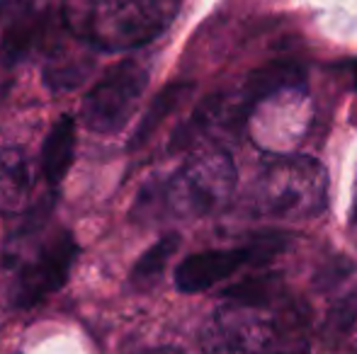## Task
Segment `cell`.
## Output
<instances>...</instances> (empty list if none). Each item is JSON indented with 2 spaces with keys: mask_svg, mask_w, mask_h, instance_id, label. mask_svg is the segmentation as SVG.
<instances>
[{
  "mask_svg": "<svg viewBox=\"0 0 357 354\" xmlns=\"http://www.w3.org/2000/svg\"><path fill=\"white\" fill-rule=\"evenodd\" d=\"M178 5V0H68L63 19L78 42L102 51H127L163 34Z\"/></svg>",
  "mask_w": 357,
  "mask_h": 354,
  "instance_id": "cell-1",
  "label": "cell"
},
{
  "mask_svg": "<svg viewBox=\"0 0 357 354\" xmlns=\"http://www.w3.org/2000/svg\"><path fill=\"white\" fill-rule=\"evenodd\" d=\"M207 354H309L301 323L291 308L229 301L202 330Z\"/></svg>",
  "mask_w": 357,
  "mask_h": 354,
  "instance_id": "cell-2",
  "label": "cell"
},
{
  "mask_svg": "<svg viewBox=\"0 0 357 354\" xmlns=\"http://www.w3.org/2000/svg\"><path fill=\"white\" fill-rule=\"evenodd\" d=\"M236 168L229 153L212 148L190 158L165 182L139 197L137 214L155 218H202L226 207L234 194Z\"/></svg>",
  "mask_w": 357,
  "mask_h": 354,
  "instance_id": "cell-3",
  "label": "cell"
},
{
  "mask_svg": "<svg viewBox=\"0 0 357 354\" xmlns=\"http://www.w3.org/2000/svg\"><path fill=\"white\" fill-rule=\"evenodd\" d=\"M328 177L319 161L284 156L270 163L250 189V209L258 216L299 221L319 216L326 207Z\"/></svg>",
  "mask_w": 357,
  "mask_h": 354,
  "instance_id": "cell-4",
  "label": "cell"
},
{
  "mask_svg": "<svg viewBox=\"0 0 357 354\" xmlns=\"http://www.w3.org/2000/svg\"><path fill=\"white\" fill-rule=\"evenodd\" d=\"M245 124L250 138L260 148L273 153H289L304 138L311 124V102L304 81L270 90L253 99Z\"/></svg>",
  "mask_w": 357,
  "mask_h": 354,
  "instance_id": "cell-5",
  "label": "cell"
},
{
  "mask_svg": "<svg viewBox=\"0 0 357 354\" xmlns=\"http://www.w3.org/2000/svg\"><path fill=\"white\" fill-rule=\"evenodd\" d=\"M149 71L144 63L127 58L112 66L83 99V124L95 134H117L129 122L142 99Z\"/></svg>",
  "mask_w": 357,
  "mask_h": 354,
  "instance_id": "cell-6",
  "label": "cell"
},
{
  "mask_svg": "<svg viewBox=\"0 0 357 354\" xmlns=\"http://www.w3.org/2000/svg\"><path fill=\"white\" fill-rule=\"evenodd\" d=\"M78 255L75 238L68 231H56L39 243L37 250L22 260L15 272L13 303L17 308H34L56 293L68 282V274Z\"/></svg>",
  "mask_w": 357,
  "mask_h": 354,
  "instance_id": "cell-7",
  "label": "cell"
},
{
  "mask_svg": "<svg viewBox=\"0 0 357 354\" xmlns=\"http://www.w3.org/2000/svg\"><path fill=\"white\" fill-rule=\"evenodd\" d=\"M275 252V243H253L224 250H204L185 257L175 269V287L185 293H199L229 279L250 262H263Z\"/></svg>",
  "mask_w": 357,
  "mask_h": 354,
  "instance_id": "cell-8",
  "label": "cell"
},
{
  "mask_svg": "<svg viewBox=\"0 0 357 354\" xmlns=\"http://www.w3.org/2000/svg\"><path fill=\"white\" fill-rule=\"evenodd\" d=\"M52 13L42 0H0V56L15 63L47 47Z\"/></svg>",
  "mask_w": 357,
  "mask_h": 354,
  "instance_id": "cell-9",
  "label": "cell"
},
{
  "mask_svg": "<svg viewBox=\"0 0 357 354\" xmlns=\"http://www.w3.org/2000/svg\"><path fill=\"white\" fill-rule=\"evenodd\" d=\"M34 175L27 153L17 146L0 151V214H17L32 197Z\"/></svg>",
  "mask_w": 357,
  "mask_h": 354,
  "instance_id": "cell-10",
  "label": "cell"
},
{
  "mask_svg": "<svg viewBox=\"0 0 357 354\" xmlns=\"http://www.w3.org/2000/svg\"><path fill=\"white\" fill-rule=\"evenodd\" d=\"M75 156V119L71 114H61L49 131L42 148V170L52 187H56L66 177Z\"/></svg>",
  "mask_w": 357,
  "mask_h": 354,
  "instance_id": "cell-11",
  "label": "cell"
},
{
  "mask_svg": "<svg viewBox=\"0 0 357 354\" xmlns=\"http://www.w3.org/2000/svg\"><path fill=\"white\" fill-rule=\"evenodd\" d=\"M190 92H192V86H190V83H173V86L163 88V92L155 95V99L151 102V107L146 109L144 119L139 122L132 141H129V148L144 146V143L149 141L155 131H158L160 124H163L165 119H168L170 114L180 107V102H183Z\"/></svg>",
  "mask_w": 357,
  "mask_h": 354,
  "instance_id": "cell-12",
  "label": "cell"
},
{
  "mask_svg": "<svg viewBox=\"0 0 357 354\" xmlns=\"http://www.w3.org/2000/svg\"><path fill=\"white\" fill-rule=\"evenodd\" d=\"M178 248H180L178 233H170V236H163L160 241H155L153 246L139 257L137 265L132 267V274H129L132 287L137 289V291H146V289L155 287L158 279L163 277L170 257L178 252Z\"/></svg>",
  "mask_w": 357,
  "mask_h": 354,
  "instance_id": "cell-13",
  "label": "cell"
},
{
  "mask_svg": "<svg viewBox=\"0 0 357 354\" xmlns=\"http://www.w3.org/2000/svg\"><path fill=\"white\" fill-rule=\"evenodd\" d=\"M90 63L83 56H75L73 51H56L49 61L44 78H47V86L54 92H63V90H71L78 86L80 81L88 73Z\"/></svg>",
  "mask_w": 357,
  "mask_h": 354,
  "instance_id": "cell-14",
  "label": "cell"
},
{
  "mask_svg": "<svg viewBox=\"0 0 357 354\" xmlns=\"http://www.w3.org/2000/svg\"><path fill=\"white\" fill-rule=\"evenodd\" d=\"M124 354H183L178 347H168V345H160V347H132L129 352Z\"/></svg>",
  "mask_w": 357,
  "mask_h": 354,
  "instance_id": "cell-15",
  "label": "cell"
},
{
  "mask_svg": "<svg viewBox=\"0 0 357 354\" xmlns=\"http://www.w3.org/2000/svg\"><path fill=\"white\" fill-rule=\"evenodd\" d=\"M353 221L357 223V187H355V202H353Z\"/></svg>",
  "mask_w": 357,
  "mask_h": 354,
  "instance_id": "cell-16",
  "label": "cell"
},
{
  "mask_svg": "<svg viewBox=\"0 0 357 354\" xmlns=\"http://www.w3.org/2000/svg\"><path fill=\"white\" fill-rule=\"evenodd\" d=\"M353 83H355V88H357V61L353 63Z\"/></svg>",
  "mask_w": 357,
  "mask_h": 354,
  "instance_id": "cell-17",
  "label": "cell"
}]
</instances>
